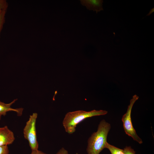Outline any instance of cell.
Listing matches in <instances>:
<instances>
[{
	"instance_id": "obj_6",
	"label": "cell",
	"mask_w": 154,
	"mask_h": 154,
	"mask_svg": "<svg viewBox=\"0 0 154 154\" xmlns=\"http://www.w3.org/2000/svg\"><path fill=\"white\" fill-rule=\"evenodd\" d=\"M17 100V99H14L8 104L5 103L0 100V120L1 119L2 116H5L6 115L7 113L9 112L13 111L16 112L18 116L22 115L23 108H19L14 109L11 107L12 105Z\"/></svg>"
},
{
	"instance_id": "obj_15",
	"label": "cell",
	"mask_w": 154,
	"mask_h": 154,
	"mask_svg": "<svg viewBox=\"0 0 154 154\" xmlns=\"http://www.w3.org/2000/svg\"><path fill=\"white\" fill-rule=\"evenodd\" d=\"M154 12V8L151 9L149 13L146 16H149L151 15L153 12Z\"/></svg>"
},
{
	"instance_id": "obj_1",
	"label": "cell",
	"mask_w": 154,
	"mask_h": 154,
	"mask_svg": "<svg viewBox=\"0 0 154 154\" xmlns=\"http://www.w3.org/2000/svg\"><path fill=\"white\" fill-rule=\"evenodd\" d=\"M111 127L110 123L104 119L98 125L97 131L89 138L86 150L88 154H99L106 148L107 137Z\"/></svg>"
},
{
	"instance_id": "obj_8",
	"label": "cell",
	"mask_w": 154,
	"mask_h": 154,
	"mask_svg": "<svg viewBox=\"0 0 154 154\" xmlns=\"http://www.w3.org/2000/svg\"><path fill=\"white\" fill-rule=\"evenodd\" d=\"M106 148L108 149L109 150L111 154H125L123 149L111 145L107 142Z\"/></svg>"
},
{
	"instance_id": "obj_14",
	"label": "cell",
	"mask_w": 154,
	"mask_h": 154,
	"mask_svg": "<svg viewBox=\"0 0 154 154\" xmlns=\"http://www.w3.org/2000/svg\"><path fill=\"white\" fill-rule=\"evenodd\" d=\"M30 154H47L43 152L37 150L35 151H32V152Z\"/></svg>"
},
{
	"instance_id": "obj_7",
	"label": "cell",
	"mask_w": 154,
	"mask_h": 154,
	"mask_svg": "<svg viewBox=\"0 0 154 154\" xmlns=\"http://www.w3.org/2000/svg\"><path fill=\"white\" fill-rule=\"evenodd\" d=\"M81 4L86 7L89 10L98 12L103 10L102 7L103 0H80Z\"/></svg>"
},
{
	"instance_id": "obj_2",
	"label": "cell",
	"mask_w": 154,
	"mask_h": 154,
	"mask_svg": "<svg viewBox=\"0 0 154 154\" xmlns=\"http://www.w3.org/2000/svg\"><path fill=\"white\" fill-rule=\"evenodd\" d=\"M106 111L94 110L90 111L79 110L68 112L65 115L62 121L65 131L69 134L76 131L77 125L85 119L93 116L107 114Z\"/></svg>"
},
{
	"instance_id": "obj_5",
	"label": "cell",
	"mask_w": 154,
	"mask_h": 154,
	"mask_svg": "<svg viewBox=\"0 0 154 154\" xmlns=\"http://www.w3.org/2000/svg\"><path fill=\"white\" fill-rule=\"evenodd\" d=\"M15 139L14 133L7 125L0 127V147L11 144Z\"/></svg>"
},
{
	"instance_id": "obj_11",
	"label": "cell",
	"mask_w": 154,
	"mask_h": 154,
	"mask_svg": "<svg viewBox=\"0 0 154 154\" xmlns=\"http://www.w3.org/2000/svg\"><path fill=\"white\" fill-rule=\"evenodd\" d=\"M8 4L5 0H0V13L4 9L8 8Z\"/></svg>"
},
{
	"instance_id": "obj_9",
	"label": "cell",
	"mask_w": 154,
	"mask_h": 154,
	"mask_svg": "<svg viewBox=\"0 0 154 154\" xmlns=\"http://www.w3.org/2000/svg\"><path fill=\"white\" fill-rule=\"evenodd\" d=\"M7 9H4L0 13V35L5 22V16Z\"/></svg>"
},
{
	"instance_id": "obj_3",
	"label": "cell",
	"mask_w": 154,
	"mask_h": 154,
	"mask_svg": "<svg viewBox=\"0 0 154 154\" xmlns=\"http://www.w3.org/2000/svg\"><path fill=\"white\" fill-rule=\"evenodd\" d=\"M37 116L38 114L36 113L30 115L23 130L24 137L28 141L32 151L37 150L38 148L36 129Z\"/></svg>"
},
{
	"instance_id": "obj_12",
	"label": "cell",
	"mask_w": 154,
	"mask_h": 154,
	"mask_svg": "<svg viewBox=\"0 0 154 154\" xmlns=\"http://www.w3.org/2000/svg\"><path fill=\"white\" fill-rule=\"evenodd\" d=\"M9 149L8 146L0 147V154H9Z\"/></svg>"
},
{
	"instance_id": "obj_4",
	"label": "cell",
	"mask_w": 154,
	"mask_h": 154,
	"mask_svg": "<svg viewBox=\"0 0 154 154\" xmlns=\"http://www.w3.org/2000/svg\"><path fill=\"white\" fill-rule=\"evenodd\" d=\"M139 98L136 95L133 96L130 100V104L128 106L126 112L123 116L122 121L123 129L126 134L131 137L135 141L141 144L143 143L141 139L137 134L135 129L133 126L132 122L131 114L133 106Z\"/></svg>"
},
{
	"instance_id": "obj_13",
	"label": "cell",
	"mask_w": 154,
	"mask_h": 154,
	"mask_svg": "<svg viewBox=\"0 0 154 154\" xmlns=\"http://www.w3.org/2000/svg\"><path fill=\"white\" fill-rule=\"evenodd\" d=\"M56 154H68V151L64 148H62L60 149Z\"/></svg>"
},
{
	"instance_id": "obj_10",
	"label": "cell",
	"mask_w": 154,
	"mask_h": 154,
	"mask_svg": "<svg viewBox=\"0 0 154 154\" xmlns=\"http://www.w3.org/2000/svg\"><path fill=\"white\" fill-rule=\"evenodd\" d=\"M125 154H135V152L131 146H126L123 149Z\"/></svg>"
}]
</instances>
